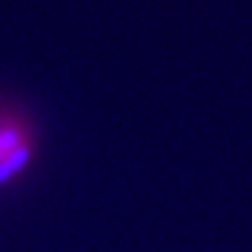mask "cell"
<instances>
[{
	"label": "cell",
	"mask_w": 252,
	"mask_h": 252,
	"mask_svg": "<svg viewBox=\"0 0 252 252\" xmlns=\"http://www.w3.org/2000/svg\"><path fill=\"white\" fill-rule=\"evenodd\" d=\"M38 133L31 118L11 104H0V190L13 188L38 159Z\"/></svg>",
	"instance_id": "obj_1"
}]
</instances>
